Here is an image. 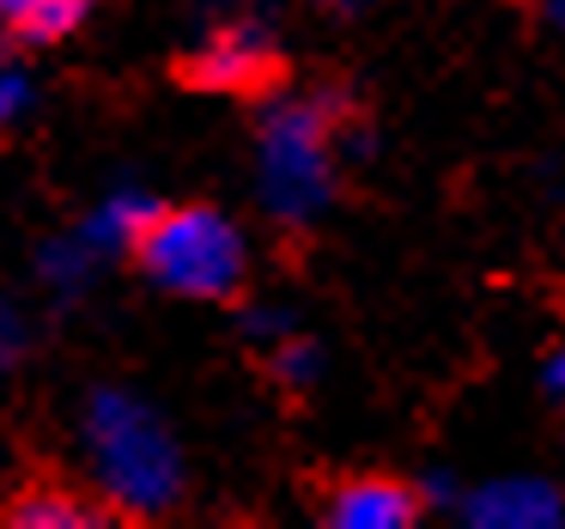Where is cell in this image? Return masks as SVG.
<instances>
[{
	"label": "cell",
	"instance_id": "cell-6",
	"mask_svg": "<svg viewBox=\"0 0 565 529\" xmlns=\"http://www.w3.org/2000/svg\"><path fill=\"white\" fill-rule=\"evenodd\" d=\"M98 0H0V38L13 43H62L92 19Z\"/></svg>",
	"mask_w": 565,
	"mask_h": 529
},
{
	"label": "cell",
	"instance_id": "cell-3",
	"mask_svg": "<svg viewBox=\"0 0 565 529\" xmlns=\"http://www.w3.org/2000/svg\"><path fill=\"white\" fill-rule=\"evenodd\" d=\"M280 74H286L280 50H274V38L256 31V25L207 31V43H195V50L177 62V80H183V86L232 92V98H256V92H268Z\"/></svg>",
	"mask_w": 565,
	"mask_h": 529
},
{
	"label": "cell",
	"instance_id": "cell-8",
	"mask_svg": "<svg viewBox=\"0 0 565 529\" xmlns=\"http://www.w3.org/2000/svg\"><path fill=\"white\" fill-rule=\"evenodd\" d=\"M547 383H553V390H565V359H559V366L547 371Z\"/></svg>",
	"mask_w": 565,
	"mask_h": 529
},
{
	"label": "cell",
	"instance_id": "cell-2",
	"mask_svg": "<svg viewBox=\"0 0 565 529\" xmlns=\"http://www.w3.org/2000/svg\"><path fill=\"white\" fill-rule=\"evenodd\" d=\"M86 444L92 463H98V480L116 505L128 511H164L177 499V451L171 438L159 432V420L147 408H135L128 395H98L86 420Z\"/></svg>",
	"mask_w": 565,
	"mask_h": 529
},
{
	"label": "cell",
	"instance_id": "cell-7",
	"mask_svg": "<svg viewBox=\"0 0 565 529\" xmlns=\"http://www.w3.org/2000/svg\"><path fill=\"white\" fill-rule=\"evenodd\" d=\"M25 98H31V80H25V67L0 55V128H7V123H19V110H25Z\"/></svg>",
	"mask_w": 565,
	"mask_h": 529
},
{
	"label": "cell",
	"instance_id": "cell-1",
	"mask_svg": "<svg viewBox=\"0 0 565 529\" xmlns=\"http://www.w3.org/2000/svg\"><path fill=\"white\" fill-rule=\"evenodd\" d=\"M140 274L177 298H232L244 286V237L213 208H152L128 237Z\"/></svg>",
	"mask_w": 565,
	"mask_h": 529
},
{
	"label": "cell",
	"instance_id": "cell-5",
	"mask_svg": "<svg viewBox=\"0 0 565 529\" xmlns=\"http://www.w3.org/2000/svg\"><path fill=\"white\" fill-rule=\"evenodd\" d=\"M7 523L19 529H92V523H110L104 505H92L86 493L74 487H55V480H38V487H19L13 505H7Z\"/></svg>",
	"mask_w": 565,
	"mask_h": 529
},
{
	"label": "cell",
	"instance_id": "cell-4",
	"mask_svg": "<svg viewBox=\"0 0 565 529\" xmlns=\"http://www.w3.org/2000/svg\"><path fill=\"white\" fill-rule=\"evenodd\" d=\"M419 517V493L395 475H353L334 480L329 523L334 529H407Z\"/></svg>",
	"mask_w": 565,
	"mask_h": 529
}]
</instances>
